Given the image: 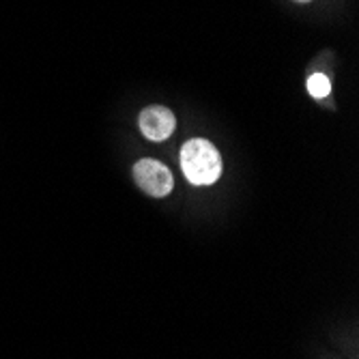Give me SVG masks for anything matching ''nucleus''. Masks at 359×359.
I'll list each match as a JSON object with an SVG mask.
<instances>
[{"instance_id":"nucleus-1","label":"nucleus","mask_w":359,"mask_h":359,"mask_svg":"<svg viewBox=\"0 0 359 359\" xmlns=\"http://www.w3.org/2000/svg\"><path fill=\"white\" fill-rule=\"evenodd\" d=\"M181 168L191 185H213L222 175L219 151L203 138L187 140L181 149Z\"/></svg>"},{"instance_id":"nucleus-2","label":"nucleus","mask_w":359,"mask_h":359,"mask_svg":"<svg viewBox=\"0 0 359 359\" xmlns=\"http://www.w3.org/2000/svg\"><path fill=\"white\" fill-rule=\"evenodd\" d=\"M134 181L153 198H164L172 191L175 185L170 170L164 164H159L157 159H140L134 166Z\"/></svg>"},{"instance_id":"nucleus-3","label":"nucleus","mask_w":359,"mask_h":359,"mask_svg":"<svg viewBox=\"0 0 359 359\" xmlns=\"http://www.w3.org/2000/svg\"><path fill=\"white\" fill-rule=\"evenodd\" d=\"M138 125L144 138L153 142H161L172 136L177 127V118H175V112H170L164 106H149L140 112Z\"/></svg>"},{"instance_id":"nucleus-4","label":"nucleus","mask_w":359,"mask_h":359,"mask_svg":"<svg viewBox=\"0 0 359 359\" xmlns=\"http://www.w3.org/2000/svg\"><path fill=\"white\" fill-rule=\"evenodd\" d=\"M308 90L312 97H316V100H323V97H327L332 93V82L327 76L323 74H312L308 78Z\"/></svg>"},{"instance_id":"nucleus-5","label":"nucleus","mask_w":359,"mask_h":359,"mask_svg":"<svg viewBox=\"0 0 359 359\" xmlns=\"http://www.w3.org/2000/svg\"><path fill=\"white\" fill-rule=\"evenodd\" d=\"M297 3H310V0H297Z\"/></svg>"}]
</instances>
